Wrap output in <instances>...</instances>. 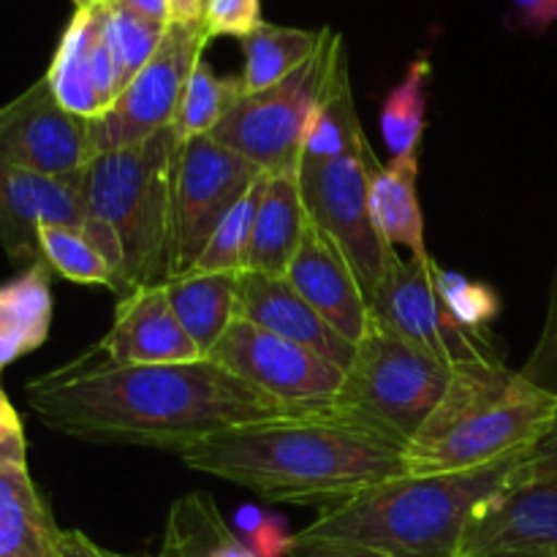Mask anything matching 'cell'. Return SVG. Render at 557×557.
Returning <instances> with one entry per match:
<instances>
[{"label": "cell", "mask_w": 557, "mask_h": 557, "mask_svg": "<svg viewBox=\"0 0 557 557\" xmlns=\"http://www.w3.org/2000/svg\"><path fill=\"white\" fill-rule=\"evenodd\" d=\"M25 389L38 422L54 433L174 455L228 428L297 417L212 359L114 364L101 348H92L52 373L30 379Z\"/></svg>", "instance_id": "1"}, {"label": "cell", "mask_w": 557, "mask_h": 557, "mask_svg": "<svg viewBox=\"0 0 557 557\" xmlns=\"http://www.w3.org/2000/svg\"><path fill=\"white\" fill-rule=\"evenodd\" d=\"M406 446L335 408L239 424L190 446V471L248 487L272 504L332 509L406 476Z\"/></svg>", "instance_id": "2"}, {"label": "cell", "mask_w": 557, "mask_h": 557, "mask_svg": "<svg viewBox=\"0 0 557 557\" xmlns=\"http://www.w3.org/2000/svg\"><path fill=\"white\" fill-rule=\"evenodd\" d=\"M536 449V446H533ZM533 449L495 466L441 476H400L321 509L297 544H354L386 557H460L462 533L482 504L520 482Z\"/></svg>", "instance_id": "3"}, {"label": "cell", "mask_w": 557, "mask_h": 557, "mask_svg": "<svg viewBox=\"0 0 557 557\" xmlns=\"http://www.w3.org/2000/svg\"><path fill=\"white\" fill-rule=\"evenodd\" d=\"M557 389L506 362L457 364L428 422L408 441L406 476L495 466L533 449L553 428Z\"/></svg>", "instance_id": "4"}, {"label": "cell", "mask_w": 557, "mask_h": 557, "mask_svg": "<svg viewBox=\"0 0 557 557\" xmlns=\"http://www.w3.org/2000/svg\"><path fill=\"white\" fill-rule=\"evenodd\" d=\"M172 125L120 150L98 152L79 172L85 215L117 232L125 253V294L169 277L172 169L177 156Z\"/></svg>", "instance_id": "5"}, {"label": "cell", "mask_w": 557, "mask_h": 557, "mask_svg": "<svg viewBox=\"0 0 557 557\" xmlns=\"http://www.w3.org/2000/svg\"><path fill=\"white\" fill-rule=\"evenodd\" d=\"M451 373V364L430 357L373 319L357 343L332 408L408 446L444 397Z\"/></svg>", "instance_id": "6"}, {"label": "cell", "mask_w": 557, "mask_h": 557, "mask_svg": "<svg viewBox=\"0 0 557 557\" xmlns=\"http://www.w3.org/2000/svg\"><path fill=\"white\" fill-rule=\"evenodd\" d=\"M346 58L341 33L324 27V38L308 63L277 85L245 96L210 136L264 174H299L310 117Z\"/></svg>", "instance_id": "7"}, {"label": "cell", "mask_w": 557, "mask_h": 557, "mask_svg": "<svg viewBox=\"0 0 557 557\" xmlns=\"http://www.w3.org/2000/svg\"><path fill=\"white\" fill-rule=\"evenodd\" d=\"M375 166L379 158L364 139L357 150L319 166H299L297 174L310 221L346 256L368 302L392 264L400 259L397 250L381 239L370 212V177Z\"/></svg>", "instance_id": "8"}, {"label": "cell", "mask_w": 557, "mask_h": 557, "mask_svg": "<svg viewBox=\"0 0 557 557\" xmlns=\"http://www.w3.org/2000/svg\"><path fill=\"white\" fill-rule=\"evenodd\" d=\"M261 174L264 172L248 158L228 150L210 134L180 141L172 169L169 277L194 270L218 223Z\"/></svg>", "instance_id": "9"}, {"label": "cell", "mask_w": 557, "mask_h": 557, "mask_svg": "<svg viewBox=\"0 0 557 557\" xmlns=\"http://www.w3.org/2000/svg\"><path fill=\"white\" fill-rule=\"evenodd\" d=\"M207 38L201 22H169L156 54L125 85L117 101L90 120V152L131 147L174 123L185 85L201 63ZM90 156V158H92Z\"/></svg>", "instance_id": "10"}, {"label": "cell", "mask_w": 557, "mask_h": 557, "mask_svg": "<svg viewBox=\"0 0 557 557\" xmlns=\"http://www.w3.org/2000/svg\"><path fill=\"white\" fill-rule=\"evenodd\" d=\"M435 259H397L370 297L373 319L451 368L468 362H504V351L493 332L482 335L466 330L449 313L435 286Z\"/></svg>", "instance_id": "11"}, {"label": "cell", "mask_w": 557, "mask_h": 557, "mask_svg": "<svg viewBox=\"0 0 557 557\" xmlns=\"http://www.w3.org/2000/svg\"><path fill=\"white\" fill-rule=\"evenodd\" d=\"M207 359L294 413L332 408L346 379V370L313 348L272 335L245 319L228 326Z\"/></svg>", "instance_id": "12"}, {"label": "cell", "mask_w": 557, "mask_h": 557, "mask_svg": "<svg viewBox=\"0 0 557 557\" xmlns=\"http://www.w3.org/2000/svg\"><path fill=\"white\" fill-rule=\"evenodd\" d=\"M90 120L60 107L47 76L0 107V163L69 177L90 161Z\"/></svg>", "instance_id": "13"}, {"label": "cell", "mask_w": 557, "mask_h": 557, "mask_svg": "<svg viewBox=\"0 0 557 557\" xmlns=\"http://www.w3.org/2000/svg\"><path fill=\"white\" fill-rule=\"evenodd\" d=\"M462 555L557 557V471L531 468L476 509L462 533Z\"/></svg>", "instance_id": "14"}, {"label": "cell", "mask_w": 557, "mask_h": 557, "mask_svg": "<svg viewBox=\"0 0 557 557\" xmlns=\"http://www.w3.org/2000/svg\"><path fill=\"white\" fill-rule=\"evenodd\" d=\"M79 172L69 177H49L0 163V245L11 261L27 267L41 261V226L85 223Z\"/></svg>", "instance_id": "15"}, {"label": "cell", "mask_w": 557, "mask_h": 557, "mask_svg": "<svg viewBox=\"0 0 557 557\" xmlns=\"http://www.w3.org/2000/svg\"><path fill=\"white\" fill-rule=\"evenodd\" d=\"M283 277L332 330L348 337L354 346L362 341L373 321L368 294L346 256L313 221Z\"/></svg>", "instance_id": "16"}, {"label": "cell", "mask_w": 557, "mask_h": 557, "mask_svg": "<svg viewBox=\"0 0 557 557\" xmlns=\"http://www.w3.org/2000/svg\"><path fill=\"white\" fill-rule=\"evenodd\" d=\"M98 348L114 364H180L205 359L180 324L163 283L134 288L120 297L112 330Z\"/></svg>", "instance_id": "17"}, {"label": "cell", "mask_w": 557, "mask_h": 557, "mask_svg": "<svg viewBox=\"0 0 557 557\" xmlns=\"http://www.w3.org/2000/svg\"><path fill=\"white\" fill-rule=\"evenodd\" d=\"M239 319L261 326V330L281 335L286 341L308 346L335 362L337 368L348 370L354 362V346L348 337L332 330L292 286L286 277L261 275V272H243L239 283Z\"/></svg>", "instance_id": "18"}, {"label": "cell", "mask_w": 557, "mask_h": 557, "mask_svg": "<svg viewBox=\"0 0 557 557\" xmlns=\"http://www.w3.org/2000/svg\"><path fill=\"white\" fill-rule=\"evenodd\" d=\"M310 226L297 174H267L253 218L248 270L283 277Z\"/></svg>", "instance_id": "19"}, {"label": "cell", "mask_w": 557, "mask_h": 557, "mask_svg": "<svg viewBox=\"0 0 557 557\" xmlns=\"http://www.w3.org/2000/svg\"><path fill=\"white\" fill-rule=\"evenodd\" d=\"M239 283L243 272H185L163 283L180 324L205 359L239 319Z\"/></svg>", "instance_id": "20"}, {"label": "cell", "mask_w": 557, "mask_h": 557, "mask_svg": "<svg viewBox=\"0 0 557 557\" xmlns=\"http://www.w3.org/2000/svg\"><path fill=\"white\" fill-rule=\"evenodd\" d=\"M60 539L27 466H0V557H60Z\"/></svg>", "instance_id": "21"}, {"label": "cell", "mask_w": 557, "mask_h": 557, "mask_svg": "<svg viewBox=\"0 0 557 557\" xmlns=\"http://www.w3.org/2000/svg\"><path fill=\"white\" fill-rule=\"evenodd\" d=\"M419 158H392L370 177V212L389 248H406L413 261L433 259L424 239V212L419 201Z\"/></svg>", "instance_id": "22"}, {"label": "cell", "mask_w": 557, "mask_h": 557, "mask_svg": "<svg viewBox=\"0 0 557 557\" xmlns=\"http://www.w3.org/2000/svg\"><path fill=\"white\" fill-rule=\"evenodd\" d=\"M52 310V270L44 261L0 286V373L47 343Z\"/></svg>", "instance_id": "23"}, {"label": "cell", "mask_w": 557, "mask_h": 557, "mask_svg": "<svg viewBox=\"0 0 557 557\" xmlns=\"http://www.w3.org/2000/svg\"><path fill=\"white\" fill-rule=\"evenodd\" d=\"M101 14L103 0L76 9L69 27L60 36L52 63L44 74L60 107L82 120H96L103 114L96 79H92V41H96V30L101 25Z\"/></svg>", "instance_id": "24"}, {"label": "cell", "mask_w": 557, "mask_h": 557, "mask_svg": "<svg viewBox=\"0 0 557 557\" xmlns=\"http://www.w3.org/2000/svg\"><path fill=\"white\" fill-rule=\"evenodd\" d=\"M163 557H259L226 525L207 493H188L169 509Z\"/></svg>", "instance_id": "25"}, {"label": "cell", "mask_w": 557, "mask_h": 557, "mask_svg": "<svg viewBox=\"0 0 557 557\" xmlns=\"http://www.w3.org/2000/svg\"><path fill=\"white\" fill-rule=\"evenodd\" d=\"M321 38H324V27L321 30H305V27L261 22L250 36L243 38L245 96L267 90V87L292 76L299 65L313 58Z\"/></svg>", "instance_id": "26"}, {"label": "cell", "mask_w": 557, "mask_h": 557, "mask_svg": "<svg viewBox=\"0 0 557 557\" xmlns=\"http://www.w3.org/2000/svg\"><path fill=\"white\" fill-rule=\"evenodd\" d=\"M364 136L359 123L357 107H354L351 79H348V58L337 65L324 98L310 117L308 134L302 145V166H319V163L335 161L346 152L357 150Z\"/></svg>", "instance_id": "27"}, {"label": "cell", "mask_w": 557, "mask_h": 557, "mask_svg": "<svg viewBox=\"0 0 557 557\" xmlns=\"http://www.w3.org/2000/svg\"><path fill=\"white\" fill-rule=\"evenodd\" d=\"M433 79L430 54H417L403 79L386 92L379 112L381 136L392 158H419L424 125H428V90Z\"/></svg>", "instance_id": "28"}, {"label": "cell", "mask_w": 557, "mask_h": 557, "mask_svg": "<svg viewBox=\"0 0 557 557\" xmlns=\"http://www.w3.org/2000/svg\"><path fill=\"white\" fill-rule=\"evenodd\" d=\"M245 98L243 76H218L201 60L185 85L183 101L174 114L172 131L177 141H188L194 136L212 134L218 123Z\"/></svg>", "instance_id": "29"}, {"label": "cell", "mask_w": 557, "mask_h": 557, "mask_svg": "<svg viewBox=\"0 0 557 557\" xmlns=\"http://www.w3.org/2000/svg\"><path fill=\"white\" fill-rule=\"evenodd\" d=\"M38 248H41V261L54 275L65 277L76 286H107L120 294L117 275L87 243L79 226H41Z\"/></svg>", "instance_id": "30"}, {"label": "cell", "mask_w": 557, "mask_h": 557, "mask_svg": "<svg viewBox=\"0 0 557 557\" xmlns=\"http://www.w3.org/2000/svg\"><path fill=\"white\" fill-rule=\"evenodd\" d=\"M267 174H261L253 188L232 207L226 218L218 223L210 243L201 250L199 261L190 272H245L248 270L250 237H253V218L259 207L261 190H264Z\"/></svg>", "instance_id": "31"}, {"label": "cell", "mask_w": 557, "mask_h": 557, "mask_svg": "<svg viewBox=\"0 0 557 557\" xmlns=\"http://www.w3.org/2000/svg\"><path fill=\"white\" fill-rule=\"evenodd\" d=\"M103 9H107V41L117 65L120 92H123L125 85L139 74L141 65L156 54L166 25L145 20L117 0H103Z\"/></svg>", "instance_id": "32"}, {"label": "cell", "mask_w": 557, "mask_h": 557, "mask_svg": "<svg viewBox=\"0 0 557 557\" xmlns=\"http://www.w3.org/2000/svg\"><path fill=\"white\" fill-rule=\"evenodd\" d=\"M435 286L449 313L471 332H493V321L500 313V297L490 283L471 281L462 272H451L438 267L435 270Z\"/></svg>", "instance_id": "33"}, {"label": "cell", "mask_w": 557, "mask_h": 557, "mask_svg": "<svg viewBox=\"0 0 557 557\" xmlns=\"http://www.w3.org/2000/svg\"><path fill=\"white\" fill-rule=\"evenodd\" d=\"M261 22H264L261 0H207L205 16H201V25H205L210 41L226 36L243 41Z\"/></svg>", "instance_id": "34"}, {"label": "cell", "mask_w": 557, "mask_h": 557, "mask_svg": "<svg viewBox=\"0 0 557 557\" xmlns=\"http://www.w3.org/2000/svg\"><path fill=\"white\" fill-rule=\"evenodd\" d=\"M0 466H27L25 428L3 389H0Z\"/></svg>", "instance_id": "35"}, {"label": "cell", "mask_w": 557, "mask_h": 557, "mask_svg": "<svg viewBox=\"0 0 557 557\" xmlns=\"http://www.w3.org/2000/svg\"><path fill=\"white\" fill-rule=\"evenodd\" d=\"M294 536H297V533L288 531L283 517L264 515V522H261L248 539H243V542L259 557H292Z\"/></svg>", "instance_id": "36"}, {"label": "cell", "mask_w": 557, "mask_h": 557, "mask_svg": "<svg viewBox=\"0 0 557 557\" xmlns=\"http://www.w3.org/2000/svg\"><path fill=\"white\" fill-rule=\"evenodd\" d=\"M509 22L517 30L544 36L557 22V0H509Z\"/></svg>", "instance_id": "37"}, {"label": "cell", "mask_w": 557, "mask_h": 557, "mask_svg": "<svg viewBox=\"0 0 557 557\" xmlns=\"http://www.w3.org/2000/svg\"><path fill=\"white\" fill-rule=\"evenodd\" d=\"M292 557H386L373 553V549L354 547V544H332V542H319V544H297Z\"/></svg>", "instance_id": "38"}, {"label": "cell", "mask_w": 557, "mask_h": 557, "mask_svg": "<svg viewBox=\"0 0 557 557\" xmlns=\"http://www.w3.org/2000/svg\"><path fill=\"white\" fill-rule=\"evenodd\" d=\"M549 359H557V283H555V294H553V308H549V319H547V332L542 337V346H539L536 359L531 362V370H522L533 379L544 364H549Z\"/></svg>", "instance_id": "39"}, {"label": "cell", "mask_w": 557, "mask_h": 557, "mask_svg": "<svg viewBox=\"0 0 557 557\" xmlns=\"http://www.w3.org/2000/svg\"><path fill=\"white\" fill-rule=\"evenodd\" d=\"M60 557H103V547H98L90 536L82 531H63L60 539Z\"/></svg>", "instance_id": "40"}, {"label": "cell", "mask_w": 557, "mask_h": 557, "mask_svg": "<svg viewBox=\"0 0 557 557\" xmlns=\"http://www.w3.org/2000/svg\"><path fill=\"white\" fill-rule=\"evenodd\" d=\"M117 3L128 5L131 11L141 14L145 20L158 22V25H169L172 22V5H169V0H117Z\"/></svg>", "instance_id": "41"}, {"label": "cell", "mask_w": 557, "mask_h": 557, "mask_svg": "<svg viewBox=\"0 0 557 557\" xmlns=\"http://www.w3.org/2000/svg\"><path fill=\"white\" fill-rule=\"evenodd\" d=\"M533 460H536L539 468H547V471H557V413L553 428L547 430L542 441L533 449Z\"/></svg>", "instance_id": "42"}, {"label": "cell", "mask_w": 557, "mask_h": 557, "mask_svg": "<svg viewBox=\"0 0 557 557\" xmlns=\"http://www.w3.org/2000/svg\"><path fill=\"white\" fill-rule=\"evenodd\" d=\"M207 0H169L172 5V22H201Z\"/></svg>", "instance_id": "43"}, {"label": "cell", "mask_w": 557, "mask_h": 557, "mask_svg": "<svg viewBox=\"0 0 557 557\" xmlns=\"http://www.w3.org/2000/svg\"><path fill=\"white\" fill-rule=\"evenodd\" d=\"M264 515L267 511H261L259 506H243V509L237 511V517H234V520H237V528H239V533H243V539H248L250 533H253L256 528L264 522Z\"/></svg>", "instance_id": "44"}, {"label": "cell", "mask_w": 557, "mask_h": 557, "mask_svg": "<svg viewBox=\"0 0 557 557\" xmlns=\"http://www.w3.org/2000/svg\"><path fill=\"white\" fill-rule=\"evenodd\" d=\"M103 557H136V555H123V553H114V549H103ZM163 557V555H156Z\"/></svg>", "instance_id": "45"}, {"label": "cell", "mask_w": 557, "mask_h": 557, "mask_svg": "<svg viewBox=\"0 0 557 557\" xmlns=\"http://www.w3.org/2000/svg\"><path fill=\"white\" fill-rule=\"evenodd\" d=\"M71 3H74L76 9H85V5H92V3H98V0H71Z\"/></svg>", "instance_id": "46"}, {"label": "cell", "mask_w": 557, "mask_h": 557, "mask_svg": "<svg viewBox=\"0 0 557 557\" xmlns=\"http://www.w3.org/2000/svg\"><path fill=\"white\" fill-rule=\"evenodd\" d=\"M462 557H528V555H462Z\"/></svg>", "instance_id": "47"}]
</instances>
